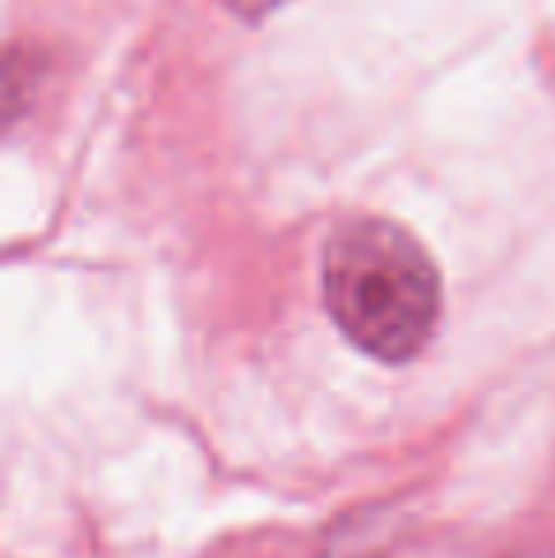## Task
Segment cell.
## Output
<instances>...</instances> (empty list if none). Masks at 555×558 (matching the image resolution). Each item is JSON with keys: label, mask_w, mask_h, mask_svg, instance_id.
I'll use <instances>...</instances> for the list:
<instances>
[{"label": "cell", "mask_w": 555, "mask_h": 558, "mask_svg": "<svg viewBox=\"0 0 555 558\" xmlns=\"http://www.w3.org/2000/svg\"><path fill=\"white\" fill-rule=\"evenodd\" d=\"M229 4L244 15H260V12H267L270 4H278V0H229Z\"/></svg>", "instance_id": "obj_2"}, {"label": "cell", "mask_w": 555, "mask_h": 558, "mask_svg": "<svg viewBox=\"0 0 555 558\" xmlns=\"http://www.w3.org/2000/svg\"><path fill=\"white\" fill-rule=\"evenodd\" d=\"M324 301L358 350L403 365L434 335L442 278L408 228L385 217H350L327 235Z\"/></svg>", "instance_id": "obj_1"}, {"label": "cell", "mask_w": 555, "mask_h": 558, "mask_svg": "<svg viewBox=\"0 0 555 558\" xmlns=\"http://www.w3.org/2000/svg\"><path fill=\"white\" fill-rule=\"evenodd\" d=\"M510 558H555V555H510Z\"/></svg>", "instance_id": "obj_3"}]
</instances>
